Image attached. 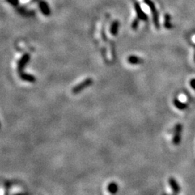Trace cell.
<instances>
[{
    "label": "cell",
    "instance_id": "6da1fadb",
    "mask_svg": "<svg viewBox=\"0 0 195 195\" xmlns=\"http://www.w3.org/2000/svg\"><path fill=\"white\" fill-rule=\"evenodd\" d=\"M182 132H183V125L181 123H178L176 124L172 138V142L173 145H175V146H178V145L181 144Z\"/></svg>",
    "mask_w": 195,
    "mask_h": 195
},
{
    "label": "cell",
    "instance_id": "7a4b0ae2",
    "mask_svg": "<svg viewBox=\"0 0 195 195\" xmlns=\"http://www.w3.org/2000/svg\"><path fill=\"white\" fill-rule=\"evenodd\" d=\"M145 2L146 3V5L148 6L150 9V12L152 15H153V20L154 25H155L156 29L160 28V23H159V19H158V13L156 10L155 6L154 5V3L151 0H145Z\"/></svg>",
    "mask_w": 195,
    "mask_h": 195
},
{
    "label": "cell",
    "instance_id": "3957f363",
    "mask_svg": "<svg viewBox=\"0 0 195 195\" xmlns=\"http://www.w3.org/2000/svg\"><path fill=\"white\" fill-rule=\"evenodd\" d=\"M93 80L92 78H89L85 79L84 81H83V82L79 83L78 85H77L75 87H73V89H72V93H73L74 94L80 93V92L83 91L84 89L87 88V87H88L89 86H91V85L93 84Z\"/></svg>",
    "mask_w": 195,
    "mask_h": 195
},
{
    "label": "cell",
    "instance_id": "277c9868",
    "mask_svg": "<svg viewBox=\"0 0 195 195\" xmlns=\"http://www.w3.org/2000/svg\"><path fill=\"white\" fill-rule=\"evenodd\" d=\"M31 59V57L28 53H25L22 56V57L19 59L18 62V72H22L25 67V66L27 65Z\"/></svg>",
    "mask_w": 195,
    "mask_h": 195
},
{
    "label": "cell",
    "instance_id": "5b68a950",
    "mask_svg": "<svg viewBox=\"0 0 195 195\" xmlns=\"http://www.w3.org/2000/svg\"><path fill=\"white\" fill-rule=\"evenodd\" d=\"M168 182L169 184V186H171V189H172L173 192L174 194H179L181 191V186H179V183L178 181L176 180V179H174L173 177H170L168 180Z\"/></svg>",
    "mask_w": 195,
    "mask_h": 195
},
{
    "label": "cell",
    "instance_id": "8992f818",
    "mask_svg": "<svg viewBox=\"0 0 195 195\" xmlns=\"http://www.w3.org/2000/svg\"><path fill=\"white\" fill-rule=\"evenodd\" d=\"M126 61L129 64H132V65H140L144 63V60L142 58L138 57L135 55H130L127 57Z\"/></svg>",
    "mask_w": 195,
    "mask_h": 195
},
{
    "label": "cell",
    "instance_id": "52a82bcc",
    "mask_svg": "<svg viewBox=\"0 0 195 195\" xmlns=\"http://www.w3.org/2000/svg\"><path fill=\"white\" fill-rule=\"evenodd\" d=\"M134 8H135L136 13L137 15H138V17L139 19H140L141 20H144V21L147 20V15L144 13V12H143L142 9H141L139 3L137 2H134Z\"/></svg>",
    "mask_w": 195,
    "mask_h": 195
},
{
    "label": "cell",
    "instance_id": "ba28073f",
    "mask_svg": "<svg viewBox=\"0 0 195 195\" xmlns=\"http://www.w3.org/2000/svg\"><path fill=\"white\" fill-rule=\"evenodd\" d=\"M173 106H174L177 109H179V110H181V111H184L186 110V108H188V104H186V103H184V102H182L181 100H180L179 98H174V99L173 100Z\"/></svg>",
    "mask_w": 195,
    "mask_h": 195
},
{
    "label": "cell",
    "instance_id": "9c48e42d",
    "mask_svg": "<svg viewBox=\"0 0 195 195\" xmlns=\"http://www.w3.org/2000/svg\"><path fill=\"white\" fill-rule=\"evenodd\" d=\"M39 8H40V11H41V12L44 15H46V16L50 15V14H51L50 7H49V5L46 2H44V1L40 2Z\"/></svg>",
    "mask_w": 195,
    "mask_h": 195
},
{
    "label": "cell",
    "instance_id": "30bf717a",
    "mask_svg": "<svg viewBox=\"0 0 195 195\" xmlns=\"http://www.w3.org/2000/svg\"><path fill=\"white\" fill-rule=\"evenodd\" d=\"M20 77L23 81H25V82L34 83L36 81V78L33 75H32V74H30L24 73V72H20Z\"/></svg>",
    "mask_w": 195,
    "mask_h": 195
},
{
    "label": "cell",
    "instance_id": "8fae6325",
    "mask_svg": "<svg viewBox=\"0 0 195 195\" xmlns=\"http://www.w3.org/2000/svg\"><path fill=\"white\" fill-rule=\"evenodd\" d=\"M107 189H108L109 193H111V194H117L118 191H119V186H118V184L114 181L111 182V183L108 185V186H107Z\"/></svg>",
    "mask_w": 195,
    "mask_h": 195
},
{
    "label": "cell",
    "instance_id": "7c38bea8",
    "mask_svg": "<svg viewBox=\"0 0 195 195\" xmlns=\"http://www.w3.org/2000/svg\"><path fill=\"white\" fill-rule=\"evenodd\" d=\"M119 23L118 21H114L111 25L110 32L111 34L113 36H117L118 32H119Z\"/></svg>",
    "mask_w": 195,
    "mask_h": 195
},
{
    "label": "cell",
    "instance_id": "4fadbf2b",
    "mask_svg": "<svg viewBox=\"0 0 195 195\" xmlns=\"http://www.w3.org/2000/svg\"><path fill=\"white\" fill-rule=\"evenodd\" d=\"M164 27L166 29H172L173 25L171 23V17L169 15H166V16H165Z\"/></svg>",
    "mask_w": 195,
    "mask_h": 195
},
{
    "label": "cell",
    "instance_id": "5bb4252c",
    "mask_svg": "<svg viewBox=\"0 0 195 195\" xmlns=\"http://www.w3.org/2000/svg\"><path fill=\"white\" fill-rule=\"evenodd\" d=\"M138 25H139L138 19H135V20H134V21L132 23V29L134 30V31H136V30L138 29Z\"/></svg>",
    "mask_w": 195,
    "mask_h": 195
},
{
    "label": "cell",
    "instance_id": "9a60e30c",
    "mask_svg": "<svg viewBox=\"0 0 195 195\" xmlns=\"http://www.w3.org/2000/svg\"><path fill=\"white\" fill-rule=\"evenodd\" d=\"M189 85H190V86H191V87H192V89L195 90V78H193V79H192V80H190Z\"/></svg>",
    "mask_w": 195,
    "mask_h": 195
},
{
    "label": "cell",
    "instance_id": "2e32d148",
    "mask_svg": "<svg viewBox=\"0 0 195 195\" xmlns=\"http://www.w3.org/2000/svg\"><path fill=\"white\" fill-rule=\"evenodd\" d=\"M7 1L9 2L12 5H14V6L18 5V0H7Z\"/></svg>",
    "mask_w": 195,
    "mask_h": 195
},
{
    "label": "cell",
    "instance_id": "e0dca14e",
    "mask_svg": "<svg viewBox=\"0 0 195 195\" xmlns=\"http://www.w3.org/2000/svg\"><path fill=\"white\" fill-rule=\"evenodd\" d=\"M194 61H195V51H194Z\"/></svg>",
    "mask_w": 195,
    "mask_h": 195
}]
</instances>
